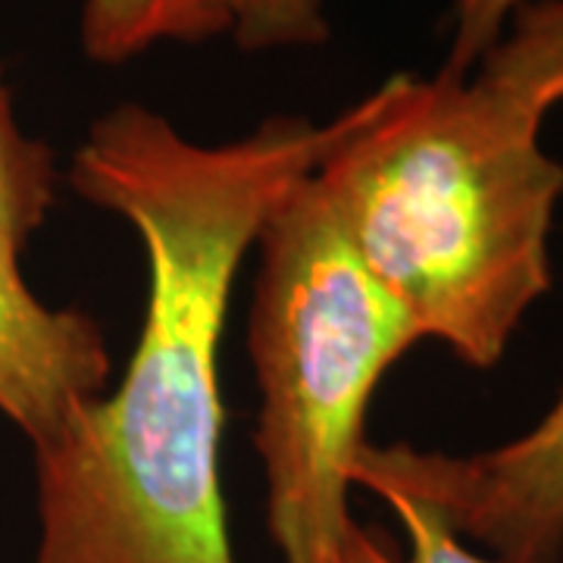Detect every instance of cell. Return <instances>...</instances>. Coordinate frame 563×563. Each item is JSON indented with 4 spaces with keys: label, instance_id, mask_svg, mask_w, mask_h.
Here are the masks:
<instances>
[{
    "label": "cell",
    "instance_id": "cell-1",
    "mask_svg": "<svg viewBox=\"0 0 563 563\" xmlns=\"http://www.w3.org/2000/svg\"><path fill=\"white\" fill-rule=\"evenodd\" d=\"M366 117H269L225 144L125 101L91 122L69 185L139 232L147 303L113 391L35 444L32 563H235L220 485V339L263 222Z\"/></svg>",
    "mask_w": 563,
    "mask_h": 563
},
{
    "label": "cell",
    "instance_id": "cell-2",
    "mask_svg": "<svg viewBox=\"0 0 563 563\" xmlns=\"http://www.w3.org/2000/svg\"><path fill=\"white\" fill-rule=\"evenodd\" d=\"M542 122L479 73H398L313 169L344 239L417 335L476 369L501 361L551 288L563 163L544 151Z\"/></svg>",
    "mask_w": 563,
    "mask_h": 563
},
{
    "label": "cell",
    "instance_id": "cell-3",
    "mask_svg": "<svg viewBox=\"0 0 563 563\" xmlns=\"http://www.w3.org/2000/svg\"><path fill=\"white\" fill-rule=\"evenodd\" d=\"M254 247L247 351L269 532L285 563H335L357 526L347 492L366 407L420 335L344 239L313 173L282 198Z\"/></svg>",
    "mask_w": 563,
    "mask_h": 563
},
{
    "label": "cell",
    "instance_id": "cell-4",
    "mask_svg": "<svg viewBox=\"0 0 563 563\" xmlns=\"http://www.w3.org/2000/svg\"><path fill=\"white\" fill-rule=\"evenodd\" d=\"M354 485L429 504L504 563L563 561V391L529 432L479 454L363 444Z\"/></svg>",
    "mask_w": 563,
    "mask_h": 563
},
{
    "label": "cell",
    "instance_id": "cell-5",
    "mask_svg": "<svg viewBox=\"0 0 563 563\" xmlns=\"http://www.w3.org/2000/svg\"><path fill=\"white\" fill-rule=\"evenodd\" d=\"M110 383L101 325L73 307H47L0 254V413L32 448L60 432Z\"/></svg>",
    "mask_w": 563,
    "mask_h": 563
},
{
    "label": "cell",
    "instance_id": "cell-6",
    "mask_svg": "<svg viewBox=\"0 0 563 563\" xmlns=\"http://www.w3.org/2000/svg\"><path fill=\"white\" fill-rule=\"evenodd\" d=\"M332 35L325 0H81L85 57L135 60L157 44L232 41L239 51H301Z\"/></svg>",
    "mask_w": 563,
    "mask_h": 563
},
{
    "label": "cell",
    "instance_id": "cell-7",
    "mask_svg": "<svg viewBox=\"0 0 563 563\" xmlns=\"http://www.w3.org/2000/svg\"><path fill=\"white\" fill-rule=\"evenodd\" d=\"M479 76L544 117L563 103V0H523L510 16V35L479 63Z\"/></svg>",
    "mask_w": 563,
    "mask_h": 563
},
{
    "label": "cell",
    "instance_id": "cell-8",
    "mask_svg": "<svg viewBox=\"0 0 563 563\" xmlns=\"http://www.w3.org/2000/svg\"><path fill=\"white\" fill-rule=\"evenodd\" d=\"M57 198V166L44 141L25 135L0 73V254L20 261Z\"/></svg>",
    "mask_w": 563,
    "mask_h": 563
},
{
    "label": "cell",
    "instance_id": "cell-9",
    "mask_svg": "<svg viewBox=\"0 0 563 563\" xmlns=\"http://www.w3.org/2000/svg\"><path fill=\"white\" fill-rule=\"evenodd\" d=\"M383 501L401 520L407 551L395 554L373 532H366L363 526H354V532L347 536L335 563H504L498 558H483V554L470 551L461 536L444 523L429 504L401 498V495H388Z\"/></svg>",
    "mask_w": 563,
    "mask_h": 563
},
{
    "label": "cell",
    "instance_id": "cell-10",
    "mask_svg": "<svg viewBox=\"0 0 563 563\" xmlns=\"http://www.w3.org/2000/svg\"><path fill=\"white\" fill-rule=\"evenodd\" d=\"M523 0H454V41L442 69L470 76L504 38V29Z\"/></svg>",
    "mask_w": 563,
    "mask_h": 563
}]
</instances>
